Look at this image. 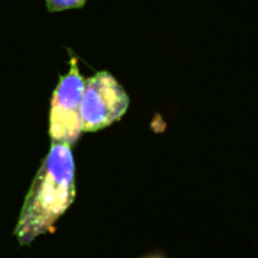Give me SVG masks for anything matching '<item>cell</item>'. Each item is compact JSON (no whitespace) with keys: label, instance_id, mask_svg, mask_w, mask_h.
I'll return each instance as SVG.
<instances>
[{"label":"cell","instance_id":"obj_3","mask_svg":"<svg viewBox=\"0 0 258 258\" xmlns=\"http://www.w3.org/2000/svg\"><path fill=\"white\" fill-rule=\"evenodd\" d=\"M85 80L78 71V62L71 57V68L60 76L51 97L50 108V138L51 144H66L69 147L80 140L82 131V94Z\"/></svg>","mask_w":258,"mask_h":258},{"label":"cell","instance_id":"obj_5","mask_svg":"<svg viewBox=\"0 0 258 258\" xmlns=\"http://www.w3.org/2000/svg\"><path fill=\"white\" fill-rule=\"evenodd\" d=\"M144 258H165V256H163V254L154 253V254H147V256H144Z\"/></svg>","mask_w":258,"mask_h":258},{"label":"cell","instance_id":"obj_4","mask_svg":"<svg viewBox=\"0 0 258 258\" xmlns=\"http://www.w3.org/2000/svg\"><path fill=\"white\" fill-rule=\"evenodd\" d=\"M87 0H46V8L50 13H60L68 9H78Z\"/></svg>","mask_w":258,"mask_h":258},{"label":"cell","instance_id":"obj_2","mask_svg":"<svg viewBox=\"0 0 258 258\" xmlns=\"http://www.w3.org/2000/svg\"><path fill=\"white\" fill-rule=\"evenodd\" d=\"M129 108V96L108 71L85 80L80 104L82 131H99L120 120Z\"/></svg>","mask_w":258,"mask_h":258},{"label":"cell","instance_id":"obj_1","mask_svg":"<svg viewBox=\"0 0 258 258\" xmlns=\"http://www.w3.org/2000/svg\"><path fill=\"white\" fill-rule=\"evenodd\" d=\"M76 198V168L73 149L51 144L23 202L15 226L20 246H29L39 235L53 232Z\"/></svg>","mask_w":258,"mask_h":258}]
</instances>
